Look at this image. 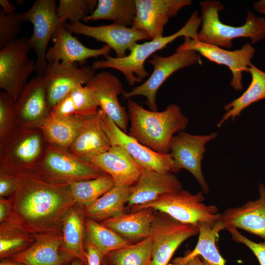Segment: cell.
I'll list each match as a JSON object with an SVG mask.
<instances>
[{
  "label": "cell",
  "mask_w": 265,
  "mask_h": 265,
  "mask_svg": "<svg viewBox=\"0 0 265 265\" xmlns=\"http://www.w3.org/2000/svg\"><path fill=\"white\" fill-rule=\"evenodd\" d=\"M253 8L258 13L265 14V0L255 2L253 4Z\"/></svg>",
  "instance_id": "47"
},
{
  "label": "cell",
  "mask_w": 265,
  "mask_h": 265,
  "mask_svg": "<svg viewBox=\"0 0 265 265\" xmlns=\"http://www.w3.org/2000/svg\"><path fill=\"white\" fill-rule=\"evenodd\" d=\"M198 226V239L194 248L186 251L184 256L176 258L168 265H186L196 256L200 257L204 265H225L216 244L219 233L223 230L222 224L218 221L213 226L207 223H199Z\"/></svg>",
  "instance_id": "27"
},
{
  "label": "cell",
  "mask_w": 265,
  "mask_h": 265,
  "mask_svg": "<svg viewBox=\"0 0 265 265\" xmlns=\"http://www.w3.org/2000/svg\"><path fill=\"white\" fill-rule=\"evenodd\" d=\"M76 114V109L70 94L60 100L51 109L50 116L65 117Z\"/></svg>",
  "instance_id": "42"
},
{
  "label": "cell",
  "mask_w": 265,
  "mask_h": 265,
  "mask_svg": "<svg viewBox=\"0 0 265 265\" xmlns=\"http://www.w3.org/2000/svg\"><path fill=\"white\" fill-rule=\"evenodd\" d=\"M136 15L132 27L146 33L152 39L163 36L169 20L184 7L191 4L190 0H135Z\"/></svg>",
  "instance_id": "17"
},
{
  "label": "cell",
  "mask_w": 265,
  "mask_h": 265,
  "mask_svg": "<svg viewBox=\"0 0 265 265\" xmlns=\"http://www.w3.org/2000/svg\"><path fill=\"white\" fill-rule=\"evenodd\" d=\"M127 105L130 122L128 134L158 153H169L173 136L188 125V118L176 104L161 111L146 109L132 99H127Z\"/></svg>",
  "instance_id": "2"
},
{
  "label": "cell",
  "mask_w": 265,
  "mask_h": 265,
  "mask_svg": "<svg viewBox=\"0 0 265 265\" xmlns=\"http://www.w3.org/2000/svg\"><path fill=\"white\" fill-rule=\"evenodd\" d=\"M22 13L15 12L6 14L0 11V50L14 39L19 34L22 24Z\"/></svg>",
  "instance_id": "40"
},
{
  "label": "cell",
  "mask_w": 265,
  "mask_h": 265,
  "mask_svg": "<svg viewBox=\"0 0 265 265\" xmlns=\"http://www.w3.org/2000/svg\"><path fill=\"white\" fill-rule=\"evenodd\" d=\"M0 5L2 7L1 10L6 14H12L15 12V6L8 0H0Z\"/></svg>",
  "instance_id": "46"
},
{
  "label": "cell",
  "mask_w": 265,
  "mask_h": 265,
  "mask_svg": "<svg viewBox=\"0 0 265 265\" xmlns=\"http://www.w3.org/2000/svg\"><path fill=\"white\" fill-rule=\"evenodd\" d=\"M248 72L252 78L250 85L241 96L225 105V113L217 123L218 128L222 127L229 119L234 121L245 108L252 104L265 99V72L252 63L249 66Z\"/></svg>",
  "instance_id": "30"
},
{
  "label": "cell",
  "mask_w": 265,
  "mask_h": 265,
  "mask_svg": "<svg viewBox=\"0 0 265 265\" xmlns=\"http://www.w3.org/2000/svg\"><path fill=\"white\" fill-rule=\"evenodd\" d=\"M104 259L107 265H152L151 240L130 243L107 253Z\"/></svg>",
  "instance_id": "35"
},
{
  "label": "cell",
  "mask_w": 265,
  "mask_h": 265,
  "mask_svg": "<svg viewBox=\"0 0 265 265\" xmlns=\"http://www.w3.org/2000/svg\"><path fill=\"white\" fill-rule=\"evenodd\" d=\"M28 40L17 38L0 50V88L15 102L35 71V62L29 56L32 49Z\"/></svg>",
  "instance_id": "8"
},
{
  "label": "cell",
  "mask_w": 265,
  "mask_h": 265,
  "mask_svg": "<svg viewBox=\"0 0 265 265\" xmlns=\"http://www.w3.org/2000/svg\"><path fill=\"white\" fill-rule=\"evenodd\" d=\"M69 265H87L80 260L77 259L73 261Z\"/></svg>",
  "instance_id": "50"
},
{
  "label": "cell",
  "mask_w": 265,
  "mask_h": 265,
  "mask_svg": "<svg viewBox=\"0 0 265 265\" xmlns=\"http://www.w3.org/2000/svg\"><path fill=\"white\" fill-rule=\"evenodd\" d=\"M102 124L111 146L122 147L143 169L173 173L174 162L170 153H158L140 143L119 129L104 111Z\"/></svg>",
  "instance_id": "14"
},
{
  "label": "cell",
  "mask_w": 265,
  "mask_h": 265,
  "mask_svg": "<svg viewBox=\"0 0 265 265\" xmlns=\"http://www.w3.org/2000/svg\"><path fill=\"white\" fill-rule=\"evenodd\" d=\"M55 0H37L26 12L22 13L23 22H29L33 27L29 44L36 55L35 71L43 75L47 66L46 54L48 43L59 24Z\"/></svg>",
  "instance_id": "11"
},
{
  "label": "cell",
  "mask_w": 265,
  "mask_h": 265,
  "mask_svg": "<svg viewBox=\"0 0 265 265\" xmlns=\"http://www.w3.org/2000/svg\"><path fill=\"white\" fill-rule=\"evenodd\" d=\"M14 100L7 93H0V139L12 132L18 126Z\"/></svg>",
  "instance_id": "38"
},
{
  "label": "cell",
  "mask_w": 265,
  "mask_h": 265,
  "mask_svg": "<svg viewBox=\"0 0 265 265\" xmlns=\"http://www.w3.org/2000/svg\"><path fill=\"white\" fill-rule=\"evenodd\" d=\"M153 66V73L143 83L130 91H125L122 96L126 99L137 96H144L149 109L158 111L156 96L158 90L173 73L180 69L201 63L199 54L192 50L177 52L168 56L154 54L148 60Z\"/></svg>",
  "instance_id": "10"
},
{
  "label": "cell",
  "mask_w": 265,
  "mask_h": 265,
  "mask_svg": "<svg viewBox=\"0 0 265 265\" xmlns=\"http://www.w3.org/2000/svg\"><path fill=\"white\" fill-rule=\"evenodd\" d=\"M132 186L114 185L89 206L84 208L85 218L101 222L125 213V205Z\"/></svg>",
  "instance_id": "29"
},
{
  "label": "cell",
  "mask_w": 265,
  "mask_h": 265,
  "mask_svg": "<svg viewBox=\"0 0 265 265\" xmlns=\"http://www.w3.org/2000/svg\"><path fill=\"white\" fill-rule=\"evenodd\" d=\"M35 236L14 221L9 220L0 224V258L7 259L28 247Z\"/></svg>",
  "instance_id": "33"
},
{
  "label": "cell",
  "mask_w": 265,
  "mask_h": 265,
  "mask_svg": "<svg viewBox=\"0 0 265 265\" xmlns=\"http://www.w3.org/2000/svg\"><path fill=\"white\" fill-rule=\"evenodd\" d=\"M154 213L153 209L144 208L100 223L131 243H135L149 238Z\"/></svg>",
  "instance_id": "28"
},
{
  "label": "cell",
  "mask_w": 265,
  "mask_h": 265,
  "mask_svg": "<svg viewBox=\"0 0 265 265\" xmlns=\"http://www.w3.org/2000/svg\"><path fill=\"white\" fill-rule=\"evenodd\" d=\"M46 146L40 129L17 126L0 139V169L14 176L34 170L43 157Z\"/></svg>",
  "instance_id": "5"
},
{
  "label": "cell",
  "mask_w": 265,
  "mask_h": 265,
  "mask_svg": "<svg viewBox=\"0 0 265 265\" xmlns=\"http://www.w3.org/2000/svg\"><path fill=\"white\" fill-rule=\"evenodd\" d=\"M51 110L44 76L37 75L28 82L15 103L17 126L40 129Z\"/></svg>",
  "instance_id": "15"
},
{
  "label": "cell",
  "mask_w": 265,
  "mask_h": 265,
  "mask_svg": "<svg viewBox=\"0 0 265 265\" xmlns=\"http://www.w3.org/2000/svg\"><path fill=\"white\" fill-rule=\"evenodd\" d=\"M187 50L194 51L211 61L228 67L232 74L231 86L237 91L243 89L242 73L248 72L255 52L250 44L246 43L239 49L230 51L184 37V43L177 48L176 51Z\"/></svg>",
  "instance_id": "13"
},
{
  "label": "cell",
  "mask_w": 265,
  "mask_h": 265,
  "mask_svg": "<svg viewBox=\"0 0 265 265\" xmlns=\"http://www.w3.org/2000/svg\"><path fill=\"white\" fill-rule=\"evenodd\" d=\"M202 21L198 12H194L186 24L175 33L158 37L141 44L135 43L129 50L130 53L122 58L108 55L105 59L95 61L91 67L94 70L112 68L125 75L129 85L141 82L149 75L144 67L145 61L159 50L164 48L168 44L181 37H188L197 40L198 28Z\"/></svg>",
  "instance_id": "3"
},
{
  "label": "cell",
  "mask_w": 265,
  "mask_h": 265,
  "mask_svg": "<svg viewBox=\"0 0 265 265\" xmlns=\"http://www.w3.org/2000/svg\"><path fill=\"white\" fill-rule=\"evenodd\" d=\"M114 186L112 178L106 174L102 177L70 184L76 204L87 207Z\"/></svg>",
  "instance_id": "36"
},
{
  "label": "cell",
  "mask_w": 265,
  "mask_h": 265,
  "mask_svg": "<svg viewBox=\"0 0 265 265\" xmlns=\"http://www.w3.org/2000/svg\"><path fill=\"white\" fill-rule=\"evenodd\" d=\"M66 24V22L59 24L53 35V45L47 50L46 54L48 63H81L89 58L109 55L111 49L107 45L99 49L85 46L67 29Z\"/></svg>",
  "instance_id": "20"
},
{
  "label": "cell",
  "mask_w": 265,
  "mask_h": 265,
  "mask_svg": "<svg viewBox=\"0 0 265 265\" xmlns=\"http://www.w3.org/2000/svg\"><path fill=\"white\" fill-rule=\"evenodd\" d=\"M90 162L110 176L117 186H133L143 169L118 146H112L107 151L92 159Z\"/></svg>",
  "instance_id": "25"
},
{
  "label": "cell",
  "mask_w": 265,
  "mask_h": 265,
  "mask_svg": "<svg viewBox=\"0 0 265 265\" xmlns=\"http://www.w3.org/2000/svg\"><path fill=\"white\" fill-rule=\"evenodd\" d=\"M186 265H204L199 256H196L187 262Z\"/></svg>",
  "instance_id": "48"
},
{
  "label": "cell",
  "mask_w": 265,
  "mask_h": 265,
  "mask_svg": "<svg viewBox=\"0 0 265 265\" xmlns=\"http://www.w3.org/2000/svg\"><path fill=\"white\" fill-rule=\"evenodd\" d=\"M84 208L74 204L68 210L62 223V252L72 259H79L87 265L84 235Z\"/></svg>",
  "instance_id": "26"
},
{
  "label": "cell",
  "mask_w": 265,
  "mask_h": 265,
  "mask_svg": "<svg viewBox=\"0 0 265 265\" xmlns=\"http://www.w3.org/2000/svg\"><path fill=\"white\" fill-rule=\"evenodd\" d=\"M182 189L181 182L174 173H162L143 169L133 186L127 205L131 208L141 206Z\"/></svg>",
  "instance_id": "23"
},
{
  "label": "cell",
  "mask_w": 265,
  "mask_h": 265,
  "mask_svg": "<svg viewBox=\"0 0 265 265\" xmlns=\"http://www.w3.org/2000/svg\"><path fill=\"white\" fill-rule=\"evenodd\" d=\"M259 197L241 206L227 209L220 214L223 230L233 228L243 230L265 240V185L260 183Z\"/></svg>",
  "instance_id": "21"
},
{
  "label": "cell",
  "mask_w": 265,
  "mask_h": 265,
  "mask_svg": "<svg viewBox=\"0 0 265 265\" xmlns=\"http://www.w3.org/2000/svg\"><path fill=\"white\" fill-rule=\"evenodd\" d=\"M201 28L198 32V41L230 49L234 39L249 38L252 44L257 43L265 37V18L256 16L248 10L245 23L235 26L223 23L219 12L224 6L218 0H207L200 2Z\"/></svg>",
  "instance_id": "4"
},
{
  "label": "cell",
  "mask_w": 265,
  "mask_h": 265,
  "mask_svg": "<svg viewBox=\"0 0 265 265\" xmlns=\"http://www.w3.org/2000/svg\"><path fill=\"white\" fill-rule=\"evenodd\" d=\"M34 170L53 181L68 185L107 174L68 149L47 143L44 156Z\"/></svg>",
  "instance_id": "7"
},
{
  "label": "cell",
  "mask_w": 265,
  "mask_h": 265,
  "mask_svg": "<svg viewBox=\"0 0 265 265\" xmlns=\"http://www.w3.org/2000/svg\"><path fill=\"white\" fill-rule=\"evenodd\" d=\"M87 265H102L103 258L98 250L87 241L85 242Z\"/></svg>",
  "instance_id": "44"
},
{
  "label": "cell",
  "mask_w": 265,
  "mask_h": 265,
  "mask_svg": "<svg viewBox=\"0 0 265 265\" xmlns=\"http://www.w3.org/2000/svg\"><path fill=\"white\" fill-rule=\"evenodd\" d=\"M17 186V176L0 169V198L9 197L15 192Z\"/></svg>",
  "instance_id": "43"
},
{
  "label": "cell",
  "mask_w": 265,
  "mask_h": 265,
  "mask_svg": "<svg viewBox=\"0 0 265 265\" xmlns=\"http://www.w3.org/2000/svg\"><path fill=\"white\" fill-rule=\"evenodd\" d=\"M136 11L135 0H98L95 9L83 21L108 20L114 23L132 27Z\"/></svg>",
  "instance_id": "32"
},
{
  "label": "cell",
  "mask_w": 265,
  "mask_h": 265,
  "mask_svg": "<svg viewBox=\"0 0 265 265\" xmlns=\"http://www.w3.org/2000/svg\"><path fill=\"white\" fill-rule=\"evenodd\" d=\"M234 241L244 244L254 254L260 265H265V240L256 242L242 235L238 229L230 228L226 229Z\"/></svg>",
  "instance_id": "41"
},
{
  "label": "cell",
  "mask_w": 265,
  "mask_h": 265,
  "mask_svg": "<svg viewBox=\"0 0 265 265\" xmlns=\"http://www.w3.org/2000/svg\"><path fill=\"white\" fill-rule=\"evenodd\" d=\"M95 74V70L91 67H79L76 63H48L43 75L47 86L51 109L77 87L85 85Z\"/></svg>",
  "instance_id": "19"
},
{
  "label": "cell",
  "mask_w": 265,
  "mask_h": 265,
  "mask_svg": "<svg viewBox=\"0 0 265 265\" xmlns=\"http://www.w3.org/2000/svg\"><path fill=\"white\" fill-rule=\"evenodd\" d=\"M85 85L91 91L99 108L119 129L128 133V111L118 98L125 90L118 78L108 72L102 71L96 73Z\"/></svg>",
  "instance_id": "16"
},
{
  "label": "cell",
  "mask_w": 265,
  "mask_h": 265,
  "mask_svg": "<svg viewBox=\"0 0 265 265\" xmlns=\"http://www.w3.org/2000/svg\"><path fill=\"white\" fill-rule=\"evenodd\" d=\"M84 119L77 115L49 116L40 128L47 143L69 149L78 135Z\"/></svg>",
  "instance_id": "31"
},
{
  "label": "cell",
  "mask_w": 265,
  "mask_h": 265,
  "mask_svg": "<svg viewBox=\"0 0 265 265\" xmlns=\"http://www.w3.org/2000/svg\"><path fill=\"white\" fill-rule=\"evenodd\" d=\"M217 136L215 132L200 135L182 131L173 136L170 143L169 153L174 162L173 173L182 169L187 170L197 181L205 194L209 193L210 188L203 174L201 163L206 144Z\"/></svg>",
  "instance_id": "12"
},
{
  "label": "cell",
  "mask_w": 265,
  "mask_h": 265,
  "mask_svg": "<svg viewBox=\"0 0 265 265\" xmlns=\"http://www.w3.org/2000/svg\"><path fill=\"white\" fill-rule=\"evenodd\" d=\"M97 2L96 0H60L57 8L59 24L67 20L73 24L80 22L92 13Z\"/></svg>",
  "instance_id": "37"
},
{
  "label": "cell",
  "mask_w": 265,
  "mask_h": 265,
  "mask_svg": "<svg viewBox=\"0 0 265 265\" xmlns=\"http://www.w3.org/2000/svg\"><path fill=\"white\" fill-rule=\"evenodd\" d=\"M198 234V226L183 223L155 211L149 237L152 245V265H168L181 244Z\"/></svg>",
  "instance_id": "9"
},
{
  "label": "cell",
  "mask_w": 265,
  "mask_h": 265,
  "mask_svg": "<svg viewBox=\"0 0 265 265\" xmlns=\"http://www.w3.org/2000/svg\"><path fill=\"white\" fill-rule=\"evenodd\" d=\"M0 265H23V264L14 261L10 259H2L0 263Z\"/></svg>",
  "instance_id": "49"
},
{
  "label": "cell",
  "mask_w": 265,
  "mask_h": 265,
  "mask_svg": "<svg viewBox=\"0 0 265 265\" xmlns=\"http://www.w3.org/2000/svg\"><path fill=\"white\" fill-rule=\"evenodd\" d=\"M13 213L11 198H0V223L8 221Z\"/></svg>",
  "instance_id": "45"
},
{
  "label": "cell",
  "mask_w": 265,
  "mask_h": 265,
  "mask_svg": "<svg viewBox=\"0 0 265 265\" xmlns=\"http://www.w3.org/2000/svg\"><path fill=\"white\" fill-rule=\"evenodd\" d=\"M62 230L40 234L28 247L8 259L23 265H64L72 259L62 252Z\"/></svg>",
  "instance_id": "22"
},
{
  "label": "cell",
  "mask_w": 265,
  "mask_h": 265,
  "mask_svg": "<svg viewBox=\"0 0 265 265\" xmlns=\"http://www.w3.org/2000/svg\"><path fill=\"white\" fill-rule=\"evenodd\" d=\"M84 226L86 241L95 246L103 258L107 253L132 243L110 229L94 220L85 218Z\"/></svg>",
  "instance_id": "34"
},
{
  "label": "cell",
  "mask_w": 265,
  "mask_h": 265,
  "mask_svg": "<svg viewBox=\"0 0 265 265\" xmlns=\"http://www.w3.org/2000/svg\"><path fill=\"white\" fill-rule=\"evenodd\" d=\"M17 178L16 189L9 197L13 205L9 220L34 236L61 231L64 217L76 204L70 185L53 181L35 170Z\"/></svg>",
  "instance_id": "1"
},
{
  "label": "cell",
  "mask_w": 265,
  "mask_h": 265,
  "mask_svg": "<svg viewBox=\"0 0 265 265\" xmlns=\"http://www.w3.org/2000/svg\"><path fill=\"white\" fill-rule=\"evenodd\" d=\"M66 27L72 33L83 35L105 43L115 52L116 57L119 58L126 56V52L138 41L151 40L142 31L114 23L91 26L80 22L66 24Z\"/></svg>",
  "instance_id": "18"
},
{
  "label": "cell",
  "mask_w": 265,
  "mask_h": 265,
  "mask_svg": "<svg viewBox=\"0 0 265 265\" xmlns=\"http://www.w3.org/2000/svg\"><path fill=\"white\" fill-rule=\"evenodd\" d=\"M103 110L84 119L82 126L68 149L74 156L90 162L94 157L107 151L110 142L102 124Z\"/></svg>",
  "instance_id": "24"
},
{
  "label": "cell",
  "mask_w": 265,
  "mask_h": 265,
  "mask_svg": "<svg viewBox=\"0 0 265 265\" xmlns=\"http://www.w3.org/2000/svg\"><path fill=\"white\" fill-rule=\"evenodd\" d=\"M203 192L192 194L183 189L163 195L147 204L131 208L132 212L150 208L164 213L185 224L197 225L207 223L214 226L219 220L221 213L215 205H207Z\"/></svg>",
  "instance_id": "6"
},
{
  "label": "cell",
  "mask_w": 265,
  "mask_h": 265,
  "mask_svg": "<svg viewBox=\"0 0 265 265\" xmlns=\"http://www.w3.org/2000/svg\"><path fill=\"white\" fill-rule=\"evenodd\" d=\"M102 265H107L106 261L104 259L102 261Z\"/></svg>",
  "instance_id": "51"
},
{
  "label": "cell",
  "mask_w": 265,
  "mask_h": 265,
  "mask_svg": "<svg viewBox=\"0 0 265 265\" xmlns=\"http://www.w3.org/2000/svg\"><path fill=\"white\" fill-rule=\"evenodd\" d=\"M70 94L74 103L77 115L84 118L94 114L99 109L91 91L87 86H78Z\"/></svg>",
  "instance_id": "39"
}]
</instances>
